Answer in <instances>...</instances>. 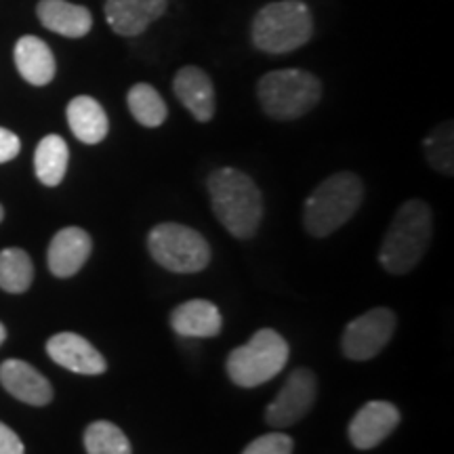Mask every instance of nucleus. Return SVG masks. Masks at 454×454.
<instances>
[{
  "label": "nucleus",
  "mask_w": 454,
  "mask_h": 454,
  "mask_svg": "<svg viewBox=\"0 0 454 454\" xmlns=\"http://www.w3.org/2000/svg\"><path fill=\"white\" fill-rule=\"evenodd\" d=\"M0 383L11 395L30 406H47L53 400V387L44 377L24 360H7L0 364Z\"/></svg>",
  "instance_id": "4468645a"
},
{
  "label": "nucleus",
  "mask_w": 454,
  "mask_h": 454,
  "mask_svg": "<svg viewBox=\"0 0 454 454\" xmlns=\"http://www.w3.org/2000/svg\"><path fill=\"white\" fill-rule=\"evenodd\" d=\"M47 354L55 364L76 374H104L107 368L106 357L76 333H59L47 340Z\"/></svg>",
  "instance_id": "9d476101"
},
{
  "label": "nucleus",
  "mask_w": 454,
  "mask_h": 454,
  "mask_svg": "<svg viewBox=\"0 0 454 454\" xmlns=\"http://www.w3.org/2000/svg\"><path fill=\"white\" fill-rule=\"evenodd\" d=\"M15 66L26 82L44 87L55 78L57 64L49 44L36 36H24L15 44Z\"/></svg>",
  "instance_id": "a211bd4d"
},
{
  "label": "nucleus",
  "mask_w": 454,
  "mask_h": 454,
  "mask_svg": "<svg viewBox=\"0 0 454 454\" xmlns=\"http://www.w3.org/2000/svg\"><path fill=\"white\" fill-rule=\"evenodd\" d=\"M67 162H70V150L59 135H47L38 144L36 154H34V168H36V177L43 185H59L66 177Z\"/></svg>",
  "instance_id": "aec40b11"
},
{
  "label": "nucleus",
  "mask_w": 454,
  "mask_h": 454,
  "mask_svg": "<svg viewBox=\"0 0 454 454\" xmlns=\"http://www.w3.org/2000/svg\"><path fill=\"white\" fill-rule=\"evenodd\" d=\"M34 265L30 254L21 248L0 251V288L4 293L21 294L32 286Z\"/></svg>",
  "instance_id": "4be33fe9"
},
{
  "label": "nucleus",
  "mask_w": 454,
  "mask_h": 454,
  "mask_svg": "<svg viewBox=\"0 0 454 454\" xmlns=\"http://www.w3.org/2000/svg\"><path fill=\"white\" fill-rule=\"evenodd\" d=\"M400 423V411L389 402H368L349 423V440L360 450H371L387 438Z\"/></svg>",
  "instance_id": "9b49d317"
},
{
  "label": "nucleus",
  "mask_w": 454,
  "mask_h": 454,
  "mask_svg": "<svg viewBox=\"0 0 454 454\" xmlns=\"http://www.w3.org/2000/svg\"><path fill=\"white\" fill-rule=\"evenodd\" d=\"M3 219H4V208L0 207V221H3Z\"/></svg>",
  "instance_id": "c85d7f7f"
},
{
  "label": "nucleus",
  "mask_w": 454,
  "mask_h": 454,
  "mask_svg": "<svg viewBox=\"0 0 454 454\" xmlns=\"http://www.w3.org/2000/svg\"><path fill=\"white\" fill-rule=\"evenodd\" d=\"M168 0H107L106 21L118 36H139L160 20Z\"/></svg>",
  "instance_id": "f8f14e48"
},
{
  "label": "nucleus",
  "mask_w": 454,
  "mask_h": 454,
  "mask_svg": "<svg viewBox=\"0 0 454 454\" xmlns=\"http://www.w3.org/2000/svg\"><path fill=\"white\" fill-rule=\"evenodd\" d=\"M129 110L133 114V118L137 121L141 127L156 129L167 121L168 110L160 93L147 82H137L133 84V89L129 90L127 95Z\"/></svg>",
  "instance_id": "412c9836"
},
{
  "label": "nucleus",
  "mask_w": 454,
  "mask_h": 454,
  "mask_svg": "<svg viewBox=\"0 0 454 454\" xmlns=\"http://www.w3.org/2000/svg\"><path fill=\"white\" fill-rule=\"evenodd\" d=\"M207 187L213 213L231 236L248 240L257 234L263 219V196L253 177L238 168L223 167L211 173Z\"/></svg>",
  "instance_id": "f257e3e1"
},
{
  "label": "nucleus",
  "mask_w": 454,
  "mask_h": 454,
  "mask_svg": "<svg viewBox=\"0 0 454 454\" xmlns=\"http://www.w3.org/2000/svg\"><path fill=\"white\" fill-rule=\"evenodd\" d=\"M93 251V242L81 227H64L49 244L47 263L51 274L57 278H72L82 270Z\"/></svg>",
  "instance_id": "ddd939ff"
},
{
  "label": "nucleus",
  "mask_w": 454,
  "mask_h": 454,
  "mask_svg": "<svg viewBox=\"0 0 454 454\" xmlns=\"http://www.w3.org/2000/svg\"><path fill=\"white\" fill-rule=\"evenodd\" d=\"M147 248L160 268L175 274H196L211 261V247L200 231L181 223H158L147 236Z\"/></svg>",
  "instance_id": "0eeeda50"
},
{
  "label": "nucleus",
  "mask_w": 454,
  "mask_h": 454,
  "mask_svg": "<svg viewBox=\"0 0 454 454\" xmlns=\"http://www.w3.org/2000/svg\"><path fill=\"white\" fill-rule=\"evenodd\" d=\"M173 90L185 110L198 122H208L215 116V87L208 74L196 66L181 67L173 81Z\"/></svg>",
  "instance_id": "2eb2a0df"
},
{
  "label": "nucleus",
  "mask_w": 454,
  "mask_h": 454,
  "mask_svg": "<svg viewBox=\"0 0 454 454\" xmlns=\"http://www.w3.org/2000/svg\"><path fill=\"white\" fill-rule=\"evenodd\" d=\"M21 150V141L13 130L0 127V164L11 162Z\"/></svg>",
  "instance_id": "a878e982"
},
{
  "label": "nucleus",
  "mask_w": 454,
  "mask_h": 454,
  "mask_svg": "<svg viewBox=\"0 0 454 454\" xmlns=\"http://www.w3.org/2000/svg\"><path fill=\"white\" fill-rule=\"evenodd\" d=\"M364 198V185L356 173L343 170L322 181L305 202V230L316 238L334 234L354 217Z\"/></svg>",
  "instance_id": "7ed1b4c3"
},
{
  "label": "nucleus",
  "mask_w": 454,
  "mask_h": 454,
  "mask_svg": "<svg viewBox=\"0 0 454 454\" xmlns=\"http://www.w3.org/2000/svg\"><path fill=\"white\" fill-rule=\"evenodd\" d=\"M24 442L15 434L9 425L0 421V454H24Z\"/></svg>",
  "instance_id": "bb28decb"
},
{
  "label": "nucleus",
  "mask_w": 454,
  "mask_h": 454,
  "mask_svg": "<svg viewBox=\"0 0 454 454\" xmlns=\"http://www.w3.org/2000/svg\"><path fill=\"white\" fill-rule=\"evenodd\" d=\"M4 339H7V328H4V325H0V345L4 343Z\"/></svg>",
  "instance_id": "cd10ccee"
},
{
  "label": "nucleus",
  "mask_w": 454,
  "mask_h": 454,
  "mask_svg": "<svg viewBox=\"0 0 454 454\" xmlns=\"http://www.w3.org/2000/svg\"><path fill=\"white\" fill-rule=\"evenodd\" d=\"M87 454H130V442L118 425L95 421L84 431Z\"/></svg>",
  "instance_id": "5701e85b"
},
{
  "label": "nucleus",
  "mask_w": 454,
  "mask_h": 454,
  "mask_svg": "<svg viewBox=\"0 0 454 454\" xmlns=\"http://www.w3.org/2000/svg\"><path fill=\"white\" fill-rule=\"evenodd\" d=\"M293 448L294 442L291 435L274 431V434H265L253 440L251 444L244 448L242 454H293Z\"/></svg>",
  "instance_id": "393cba45"
},
{
  "label": "nucleus",
  "mask_w": 454,
  "mask_h": 454,
  "mask_svg": "<svg viewBox=\"0 0 454 454\" xmlns=\"http://www.w3.org/2000/svg\"><path fill=\"white\" fill-rule=\"evenodd\" d=\"M66 114L74 137L81 139L82 144L95 145L106 139L107 130H110V122H107L106 110L98 99L87 98V95L74 98L67 104Z\"/></svg>",
  "instance_id": "6ab92c4d"
},
{
  "label": "nucleus",
  "mask_w": 454,
  "mask_h": 454,
  "mask_svg": "<svg viewBox=\"0 0 454 454\" xmlns=\"http://www.w3.org/2000/svg\"><path fill=\"white\" fill-rule=\"evenodd\" d=\"M434 236L431 208L423 200H408L397 208L379 251V261L389 274L404 276L427 253Z\"/></svg>",
  "instance_id": "f03ea898"
},
{
  "label": "nucleus",
  "mask_w": 454,
  "mask_h": 454,
  "mask_svg": "<svg viewBox=\"0 0 454 454\" xmlns=\"http://www.w3.org/2000/svg\"><path fill=\"white\" fill-rule=\"evenodd\" d=\"M317 394L316 374L308 368H297L282 389L278 391L276 400L265 411V421L271 427H291L311 411Z\"/></svg>",
  "instance_id": "1a4fd4ad"
},
{
  "label": "nucleus",
  "mask_w": 454,
  "mask_h": 454,
  "mask_svg": "<svg viewBox=\"0 0 454 454\" xmlns=\"http://www.w3.org/2000/svg\"><path fill=\"white\" fill-rule=\"evenodd\" d=\"M311 36H314V17L303 0L270 3L253 20V43L263 53H291L308 44Z\"/></svg>",
  "instance_id": "20e7f679"
},
{
  "label": "nucleus",
  "mask_w": 454,
  "mask_h": 454,
  "mask_svg": "<svg viewBox=\"0 0 454 454\" xmlns=\"http://www.w3.org/2000/svg\"><path fill=\"white\" fill-rule=\"evenodd\" d=\"M395 331V314L387 308H374L351 320L343 333L345 357L356 362L372 360L389 343Z\"/></svg>",
  "instance_id": "6e6552de"
},
{
  "label": "nucleus",
  "mask_w": 454,
  "mask_h": 454,
  "mask_svg": "<svg viewBox=\"0 0 454 454\" xmlns=\"http://www.w3.org/2000/svg\"><path fill=\"white\" fill-rule=\"evenodd\" d=\"M288 343L271 328H261L242 348L227 356L225 371L240 387H257L271 381L288 362Z\"/></svg>",
  "instance_id": "423d86ee"
},
{
  "label": "nucleus",
  "mask_w": 454,
  "mask_h": 454,
  "mask_svg": "<svg viewBox=\"0 0 454 454\" xmlns=\"http://www.w3.org/2000/svg\"><path fill=\"white\" fill-rule=\"evenodd\" d=\"M454 133H452V121L442 122L435 127L425 139V156L427 162L442 175H452L454 168V154H452Z\"/></svg>",
  "instance_id": "b1692460"
},
{
  "label": "nucleus",
  "mask_w": 454,
  "mask_h": 454,
  "mask_svg": "<svg viewBox=\"0 0 454 454\" xmlns=\"http://www.w3.org/2000/svg\"><path fill=\"white\" fill-rule=\"evenodd\" d=\"M173 331L187 339H208L217 337L223 326V317L217 305L204 299H192L181 303L170 314Z\"/></svg>",
  "instance_id": "dca6fc26"
},
{
  "label": "nucleus",
  "mask_w": 454,
  "mask_h": 454,
  "mask_svg": "<svg viewBox=\"0 0 454 454\" xmlns=\"http://www.w3.org/2000/svg\"><path fill=\"white\" fill-rule=\"evenodd\" d=\"M36 15L47 30L61 34L66 38H82L93 27V15L82 4L67 0H41Z\"/></svg>",
  "instance_id": "f3484780"
},
{
  "label": "nucleus",
  "mask_w": 454,
  "mask_h": 454,
  "mask_svg": "<svg viewBox=\"0 0 454 454\" xmlns=\"http://www.w3.org/2000/svg\"><path fill=\"white\" fill-rule=\"evenodd\" d=\"M263 112L276 121H294L314 110L322 98V82L305 70H276L257 84Z\"/></svg>",
  "instance_id": "39448f33"
}]
</instances>
